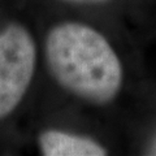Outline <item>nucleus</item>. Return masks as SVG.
Here are the masks:
<instances>
[{
  "instance_id": "obj_4",
  "label": "nucleus",
  "mask_w": 156,
  "mask_h": 156,
  "mask_svg": "<svg viewBox=\"0 0 156 156\" xmlns=\"http://www.w3.org/2000/svg\"><path fill=\"white\" fill-rule=\"evenodd\" d=\"M70 2H99V0H70Z\"/></svg>"
},
{
  "instance_id": "obj_1",
  "label": "nucleus",
  "mask_w": 156,
  "mask_h": 156,
  "mask_svg": "<svg viewBox=\"0 0 156 156\" xmlns=\"http://www.w3.org/2000/svg\"><path fill=\"white\" fill-rule=\"evenodd\" d=\"M47 60L62 86L92 101H107L121 83V65L108 42L95 30L65 23L47 39Z\"/></svg>"
},
{
  "instance_id": "obj_5",
  "label": "nucleus",
  "mask_w": 156,
  "mask_h": 156,
  "mask_svg": "<svg viewBox=\"0 0 156 156\" xmlns=\"http://www.w3.org/2000/svg\"><path fill=\"white\" fill-rule=\"evenodd\" d=\"M152 154H154V155H156V142H155L154 147H152Z\"/></svg>"
},
{
  "instance_id": "obj_2",
  "label": "nucleus",
  "mask_w": 156,
  "mask_h": 156,
  "mask_svg": "<svg viewBox=\"0 0 156 156\" xmlns=\"http://www.w3.org/2000/svg\"><path fill=\"white\" fill-rule=\"evenodd\" d=\"M35 46L21 26L12 25L0 34V119L16 108L31 81Z\"/></svg>"
},
{
  "instance_id": "obj_3",
  "label": "nucleus",
  "mask_w": 156,
  "mask_h": 156,
  "mask_svg": "<svg viewBox=\"0 0 156 156\" xmlns=\"http://www.w3.org/2000/svg\"><path fill=\"white\" fill-rule=\"evenodd\" d=\"M43 154L47 156H101L104 148L90 139L58 131H47L41 136Z\"/></svg>"
}]
</instances>
